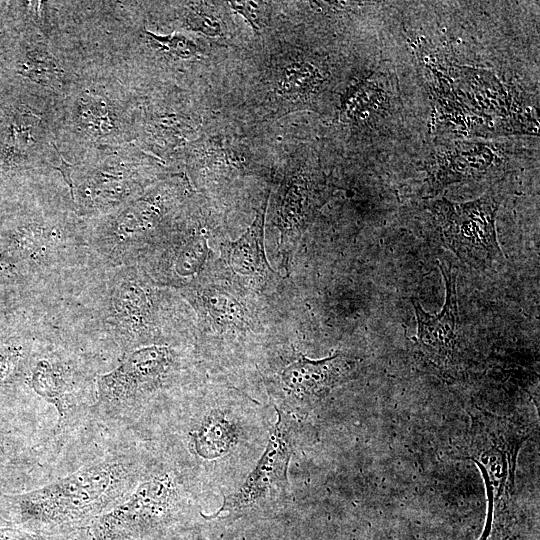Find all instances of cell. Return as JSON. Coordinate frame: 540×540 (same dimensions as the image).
<instances>
[{"label":"cell","mask_w":540,"mask_h":540,"mask_svg":"<svg viewBox=\"0 0 540 540\" xmlns=\"http://www.w3.org/2000/svg\"><path fill=\"white\" fill-rule=\"evenodd\" d=\"M152 36L155 42L163 49L170 51L181 58H190L197 53V46L191 40H188L182 36L171 35L161 37L148 33Z\"/></svg>","instance_id":"2e32d148"},{"label":"cell","mask_w":540,"mask_h":540,"mask_svg":"<svg viewBox=\"0 0 540 540\" xmlns=\"http://www.w3.org/2000/svg\"><path fill=\"white\" fill-rule=\"evenodd\" d=\"M109 285L105 320L116 340L127 351L152 345L157 307L144 271L138 265L119 267Z\"/></svg>","instance_id":"8992f818"},{"label":"cell","mask_w":540,"mask_h":540,"mask_svg":"<svg viewBox=\"0 0 540 540\" xmlns=\"http://www.w3.org/2000/svg\"><path fill=\"white\" fill-rule=\"evenodd\" d=\"M242 431L234 413L215 409L203 415L190 431L191 450L203 461H219L238 447Z\"/></svg>","instance_id":"8fae6325"},{"label":"cell","mask_w":540,"mask_h":540,"mask_svg":"<svg viewBox=\"0 0 540 540\" xmlns=\"http://www.w3.org/2000/svg\"><path fill=\"white\" fill-rule=\"evenodd\" d=\"M353 369V362L342 354L322 360L300 356L281 372L285 393L300 405H311L325 397L345 381Z\"/></svg>","instance_id":"9c48e42d"},{"label":"cell","mask_w":540,"mask_h":540,"mask_svg":"<svg viewBox=\"0 0 540 540\" xmlns=\"http://www.w3.org/2000/svg\"><path fill=\"white\" fill-rule=\"evenodd\" d=\"M445 280V302L437 315L424 311L419 302L412 300L417 319V343L428 355L440 361L451 358L457 342V288L456 277L449 264H440Z\"/></svg>","instance_id":"30bf717a"},{"label":"cell","mask_w":540,"mask_h":540,"mask_svg":"<svg viewBox=\"0 0 540 540\" xmlns=\"http://www.w3.org/2000/svg\"><path fill=\"white\" fill-rule=\"evenodd\" d=\"M470 456L480 468L488 495L483 532L498 534L514 526L508 505L514 488L516 457L525 440L505 419L482 413L472 418Z\"/></svg>","instance_id":"3957f363"},{"label":"cell","mask_w":540,"mask_h":540,"mask_svg":"<svg viewBox=\"0 0 540 540\" xmlns=\"http://www.w3.org/2000/svg\"><path fill=\"white\" fill-rule=\"evenodd\" d=\"M277 414V422L255 468L235 492L224 497L222 506L216 513L204 515V518L240 514L289 496L287 472L295 447L296 426L291 415L281 410H277Z\"/></svg>","instance_id":"5b68a950"},{"label":"cell","mask_w":540,"mask_h":540,"mask_svg":"<svg viewBox=\"0 0 540 540\" xmlns=\"http://www.w3.org/2000/svg\"><path fill=\"white\" fill-rule=\"evenodd\" d=\"M176 366L174 351L152 344L127 351L113 370L98 376L99 403L109 409H121L159 389Z\"/></svg>","instance_id":"52a82bcc"},{"label":"cell","mask_w":540,"mask_h":540,"mask_svg":"<svg viewBox=\"0 0 540 540\" xmlns=\"http://www.w3.org/2000/svg\"><path fill=\"white\" fill-rule=\"evenodd\" d=\"M182 294L195 307L201 318L218 328H242L247 324L241 304L221 288L194 280L182 289Z\"/></svg>","instance_id":"4fadbf2b"},{"label":"cell","mask_w":540,"mask_h":540,"mask_svg":"<svg viewBox=\"0 0 540 540\" xmlns=\"http://www.w3.org/2000/svg\"><path fill=\"white\" fill-rule=\"evenodd\" d=\"M21 348H8L3 354L0 355V382H3L10 378L21 359Z\"/></svg>","instance_id":"d6986e66"},{"label":"cell","mask_w":540,"mask_h":540,"mask_svg":"<svg viewBox=\"0 0 540 540\" xmlns=\"http://www.w3.org/2000/svg\"><path fill=\"white\" fill-rule=\"evenodd\" d=\"M188 23L193 29L209 36H218L222 32L220 21L204 11H195L189 16Z\"/></svg>","instance_id":"e0dca14e"},{"label":"cell","mask_w":540,"mask_h":540,"mask_svg":"<svg viewBox=\"0 0 540 540\" xmlns=\"http://www.w3.org/2000/svg\"><path fill=\"white\" fill-rule=\"evenodd\" d=\"M500 201V195L487 194L467 203L445 199L434 203L443 245L473 268L487 269L503 260L495 229Z\"/></svg>","instance_id":"277c9868"},{"label":"cell","mask_w":540,"mask_h":540,"mask_svg":"<svg viewBox=\"0 0 540 540\" xmlns=\"http://www.w3.org/2000/svg\"><path fill=\"white\" fill-rule=\"evenodd\" d=\"M267 199L257 210L256 216L247 231L226 248L230 268L238 275L266 281L274 273L269 266L264 251V225Z\"/></svg>","instance_id":"7c38bea8"},{"label":"cell","mask_w":540,"mask_h":540,"mask_svg":"<svg viewBox=\"0 0 540 540\" xmlns=\"http://www.w3.org/2000/svg\"><path fill=\"white\" fill-rule=\"evenodd\" d=\"M322 81L317 69L305 61L282 65L276 79L279 93L292 98L307 95Z\"/></svg>","instance_id":"9a60e30c"},{"label":"cell","mask_w":540,"mask_h":540,"mask_svg":"<svg viewBox=\"0 0 540 540\" xmlns=\"http://www.w3.org/2000/svg\"><path fill=\"white\" fill-rule=\"evenodd\" d=\"M184 503L182 487L172 474H152L123 501L70 534L78 540H144L172 525Z\"/></svg>","instance_id":"7a4b0ae2"},{"label":"cell","mask_w":540,"mask_h":540,"mask_svg":"<svg viewBox=\"0 0 540 540\" xmlns=\"http://www.w3.org/2000/svg\"><path fill=\"white\" fill-rule=\"evenodd\" d=\"M184 540H205V539H203V538H201V537H199V536H196V537H194V538H192V539H187V538H186V539H184Z\"/></svg>","instance_id":"44dd1931"},{"label":"cell","mask_w":540,"mask_h":540,"mask_svg":"<svg viewBox=\"0 0 540 540\" xmlns=\"http://www.w3.org/2000/svg\"><path fill=\"white\" fill-rule=\"evenodd\" d=\"M319 184L302 171L285 178L277 203V225L280 230L279 250L285 267L297 243L310 225L316 211L322 203Z\"/></svg>","instance_id":"ba28073f"},{"label":"cell","mask_w":540,"mask_h":540,"mask_svg":"<svg viewBox=\"0 0 540 540\" xmlns=\"http://www.w3.org/2000/svg\"><path fill=\"white\" fill-rule=\"evenodd\" d=\"M29 384L40 397L55 407L59 420L66 416L70 386L60 365L48 359L39 360L32 370Z\"/></svg>","instance_id":"5bb4252c"},{"label":"cell","mask_w":540,"mask_h":540,"mask_svg":"<svg viewBox=\"0 0 540 540\" xmlns=\"http://www.w3.org/2000/svg\"><path fill=\"white\" fill-rule=\"evenodd\" d=\"M140 477L127 455H109L21 496L23 518L38 531L72 533L123 501Z\"/></svg>","instance_id":"6da1fadb"},{"label":"cell","mask_w":540,"mask_h":540,"mask_svg":"<svg viewBox=\"0 0 540 540\" xmlns=\"http://www.w3.org/2000/svg\"><path fill=\"white\" fill-rule=\"evenodd\" d=\"M228 4L238 13L245 17L255 31H258L262 22V5L254 1H231Z\"/></svg>","instance_id":"ac0fdd59"},{"label":"cell","mask_w":540,"mask_h":540,"mask_svg":"<svg viewBox=\"0 0 540 540\" xmlns=\"http://www.w3.org/2000/svg\"><path fill=\"white\" fill-rule=\"evenodd\" d=\"M52 145L54 146L56 152L58 153L59 160H60V164L58 166H53V168L61 172L65 182L69 186V190H70V194H71V198H72L73 192H74V183H73V180H72V172H73L74 169H76L77 166L75 164H70V163L66 162L65 159L60 154L57 146L54 143H52Z\"/></svg>","instance_id":"ffe728a7"}]
</instances>
